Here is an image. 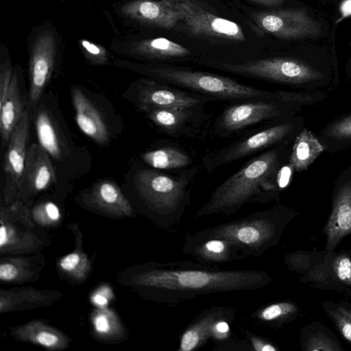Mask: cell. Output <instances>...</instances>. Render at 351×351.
Wrapping results in <instances>:
<instances>
[{"label":"cell","instance_id":"6da1fadb","mask_svg":"<svg viewBox=\"0 0 351 351\" xmlns=\"http://www.w3.org/2000/svg\"><path fill=\"white\" fill-rule=\"evenodd\" d=\"M271 280L264 271L222 270L197 261L154 263L138 278L154 298L170 305L208 294L256 291Z\"/></svg>","mask_w":351,"mask_h":351},{"label":"cell","instance_id":"7a4b0ae2","mask_svg":"<svg viewBox=\"0 0 351 351\" xmlns=\"http://www.w3.org/2000/svg\"><path fill=\"white\" fill-rule=\"evenodd\" d=\"M282 156L280 145L255 155L215 189L194 217L220 213L230 216L247 204L268 202L279 187Z\"/></svg>","mask_w":351,"mask_h":351},{"label":"cell","instance_id":"3957f363","mask_svg":"<svg viewBox=\"0 0 351 351\" xmlns=\"http://www.w3.org/2000/svg\"><path fill=\"white\" fill-rule=\"evenodd\" d=\"M200 167L167 173L145 168L134 176L135 189L156 223L170 232L178 230L182 218L190 206L195 182Z\"/></svg>","mask_w":351,"mask_h":351},{"label":"cell","instance_id":"277c9868","mask_svg":"<svg viewBox=\"0 0 351 351\" xmlns=\"http://www.w3.org/2000/svg\"><path fill=\"white\" fill-rule=\"evenodd\" d=\"M126 67L186 90L209 96L217 101L231 102L278 97L269 91L241 84L234 79L217 74L169 66L144 65L120 62Z\"/></svg>","mask_w":351,"mask_h":351},{"label":"cell","instance_id":"5b68a950","mask_svg":"<svg viewBox=\"0 0 351 351\" xmlns=\"http://www.w3.org/2000/svg\"><path fill=\"white\" fill-rule=\"evenodd\" d=\"M281 227L280 213L273 208L189 233L184 241L220 238L233 244L245 258L258 257L277 243Z\"/></svg>","mask_w":351,"mask_h":351},{"label":"cell","instance_id":"8992f818","mask_svg":"<svg viewBox=\"0 0 351 351\" xmlns=\"http://www.w3.org/2000/svg\"><path fill=\"white\" fill-rule=\"evenodd\" d=\"M286 102L278 97L232 102L213 121L210 134L230 138L253 126L278 119L285 114Z\"/></svg>","mask_w":351,"mask_h":351},{"label":"cell","instance_id":"52a82bcc","mask_svg":"<svg viewBox=\"0 0 351 351\" xmlns=\"http://www.w3.org/2000/svg\"><path fill=\"white\" fill-rule=\"evenodd\" d=\"M293 128V123L282 122L247 131L236 141L205 155L202 167L211 173L221 167L265 152L279 145Z\"/></svg>","mask_w":351,"mask_h":351},{"label":"cell","instance_id":"ba28073f","mask_svg":"<svg viewBox=\"0 0 351 351\" xmlns=\"http://www.w3.org/2000/svg\"><path fill=\"white\" fill-rule=\"evenodd\" d=\"M217 67L234 74L286 84H300L316 80L322 73L299 60L270 58L243 63L219 64Z\"/></svg>","mask_w":351,"mask_h":351},{"label":"cell","instance_id":"9c48e42d","mask_svg":"<svg viewBox=\"0 0 351 351\" xmlns=\"http://www.w3.org/2000/svg\"><path fill=\"white\" fill-rule=\"evenodd\" d=\"M130 98L141 112L154 108L205 106L215 98L190 92L150 77L136 81Z\"/></svg>","mask_w":351,"mask_h":351},{"label":"cell","instance_id":"30bf717a","mask_svg":"<svg viewBox=\"0 0 351 351\" xmlns=\"http://www.w3.org/2000/svg\"><path fill=\"white\" fill-rule=\"evenodd\" d=\"M143 113L159 131L173 138L204 139L213 123L205 106L154 108Z\"/></svg>","mask_w":351,"mask_h":351},{"label":"cell","instance_id":"8fae6325","mask_svg":"<svg viewBox=\"0 0 351 351\" xmlns=\"http://www.w3.org/2000/svg\"><path fill=\"white\" fill-rule=\"evenodd\" d=\"M181 13V21L194 36L244 41L239 25L204 10L195 0H162Z\"/></svg>","mask_w":351,"mask_h":351},{"label":"cell","instance_id":"7c38bea8","mask_svg":"<svg viewBox=\"0 0 351 351\" xmlns=\"http://www.w3.org/2000/svg\"><path fill=\"white\" fill-rule=\"evenodd\" d=\"M252 18L261 29L284 39L313 38L322 32L320 23L302 9L259 12Z\"/></svg>","mask_w":351,"mask_h":351},{"label":"cell","instance_id":"4fadbf2b","mask_svg":"<svg viewBox=\"0 0 351 351\" xmlns=\"http://www.w3.org/2000/svg\"><path fill=\"white\" fill-rule=\"evenodd\" d=\"M30 112L26 107L7 145L3 160L4 195L6 200L13 199L19 191L27 151Z\"/></svg>","mask_w":351,"mask_h":351},{"label":"cell","instance_id":"5bb4252c","mask_svg":"<svg viewBox=\"0 0 351 351\" xmlns=\"http://www.w3.org/2000/svg\"><path fill=\"white\" fill-rule=\"evenodd\" d=\"M55 38L52 32H42L34 41L29 62V93L28 108L36 106L47 86L54 65Z\"/></svg>","mask_w":351,"mask_h":351},{"label":"cell","instance_id":"9a60e30c","mask_svg":"<svg viewBox=\"0 0 351 351\" xmlns=\"http://www.w3.org/2000/svg\"><path fill=\"white\" fill-rule=\"evenodd\" d=\"M234 318V311L229 307L213 306L205 310L184 330L178 350L192 351L210 338L226 339L228 337L219 331V323L223 319Z\"/></svg>","mask_w":351,"mask_h":351},{"label":"cell","instance_id":"2e32d148","mask_svg":"<svg viewBox=\"0 0 351 351\" xmlns=\"http://www.w3.org/2000/svg\"><path fill=\"white\" fill-rule=\"evenodd\" d=\"M56 179V173L49 154L40 144H32L27 151L18 194L39 193L48 188Z\"/></svg>","mask_w":351,"mask_h":351},{"label":"cell","instance_id":"e0dca14e","mask_svg":"<svg viewBox=\"0 0 351 351\" xmlns=\"http://www.w3.org/2000/svg\"><path fill=\"white\" fill-rule=\"evenodd\" d=\"M121 12L136 21L167 29L181 21V13L162 0L131 1L122 6Z\"/></svg>","mask_w":351,"mask_h":351},{"label":"cell","instance_id":"ac0fdd59","mask_svg":"<svg viewBox=\"0 0 351 351\" xmlns=\"http://www.w3.org/2000/svg\"><path fill=\"white\" fill-rule=\"evenodd\" d=\"M181 252L192 256L198 263L218 267L220 264L245 258L233 244L220 238H210L197 242L184 241Z\"/></svg>","mask_w":351,"mask_h":351},{"label":"cell","instance_id":"d6986e66","mask_svg":"<svg viewBox=\"0 0 351 351\" xmlns=\"http://www.w3.org/2000/svg\"><path fill=\"white\" fill-rule=\"evenodd\" d=\"M71 92L75 120L80 130L98 144L107 143L109 132L96 106L78 88H72Z\"/></svg>","mask_w":351,"mask_h":351},{"label":"cell","instance_id":"ffe728a7","mask_svg":"<svg viewBox=\"0 0 351 351\" xmlns=\"http://www.w3.org/2000/svg\"><path fill=\"white\" fill-rule=\"evenodd\" d=\"M324 232L328 250L336 247L342 238L351 234V184L347 183L339 191Z\"/></svg>","mask_w":351,"mask_h":351},{"label":"cell","instance_id":"44dd1931","mask_svg":"<svg viewBox=\"0 0 351 351\" xmlns=\"http://www.w3.org/2000/svg\"><path fill=\"white\" fill-rule=\"evenodd\" d=\"M140 158L150 167L162 171H180L194 163L193 156L173 142H167L149 149L142 153Z\"/></svg>","mask_w":351,"mask_h":351},{"label":"cell","instance_id":"7402d4cb","mask_svg":"<svg viewBox=\"0 0 351 351\" xmlns=\"http://www.w3.org/2000/svg\"><path fill=\"white\" fill-rule=\"evenodd\" d=\"M25 108L21 95L18 76L14 72L7 95L0 104V130L3 145H8Z\"/></svg>","mask_w":351,"mask_h":351},{"label":"cell","instance_id":"603a6c76","mask_svg":"<svg viewBox=\"0 0 351 351\" xmlns=\"http://www.w3.org/2000/svg\"><path fill=\"white\" fill-rule=\"evenodd\" d=\"M132 51L150 59H171L189 56L191 51L185 47L166 38L145 39L133 44Z\"/></svg>","mask_w":351,"mask_h":351},{"label":"cell","instance_id":"cb8c5ba5","mask_svg":"<svg viewBox=\"0 0 351 351\" xmlns=\"http://www.w3.org/2000/svg\"><path fill=\"white\" fill-rule=\"evenodd\" d=\"M35 125L39 144L50 156L62 160L65 154V145L55 122L46 110L38 112Z\"/></svg>","mask_w":351,"mask_h":351},{"label":"cell","instance_id":"d4e9b609","mask_svg":"<svg viewBox=\"0 0 351 351\" xmlns=\"http://www.w3.org/2000/svg\"><path fill=\"white\" fill-rule=\"evenodd\" d=\"M324 147L317 138L306 129L296 137L289 157V165L293 169L302 171L307 169Z\"/></svg>","mask_w":351,"mask_h":351},{"label":"cell","instance_id":"484cf974","mask_svg":"<svg viewBox=\"0 0 351 351\" xmlns=\"http://www.w3.org/2000/svg\"><path fill=\"white\" fill-rule=\"evenodd\" d=\"M311 277L326 283L351 285V259L344 255L330 257L324 263L314 268Z\"/></svg>","mask_w":351,"mask_h":351},{"label":"cell","instance_id":"4316f807","mask_svg":"<svg viewBox=\"0 0 351 351\" xmlns=\"http://www.w3.org/2000/svg\"><path fill=\"white\" fill-rule=\"evenodd\" d=\"M89 198L94 204L107 210L122 212L130 210V204L121 189L110 180H100L94 184L89 193Z\"/></svg>","mask_w":351,"mask_h":351},{"label":"cell","instance_id":"83f0119b","mask_svg":"<svg viewBox=\"0 0 351 351\" xmlns=\"http://www.w3.org/2000/svg\"><path fill=\"white\" fill-rule=\"evenodd\" d=\"M297 311V307L291 302H281L268 305L253 313L252 317L263 322H273L286 318Z\"/></svg>","mask_w":351,"mask_h":351},{"label":"cell","instance_id":"f1b7e54d","mask_svg":"<svg viewBox=\"0 0 351 351\" xmlns=\"http://www.w3.org/2000/svg\"><path fill=\"white\" fill-rule=\"evenodd\" d=\"M339 332L351 343V310L337 307L329 313Z\"/></svg>","mask_w":351,"mask_h":351},{"label":"cell","instance_id":"f546056e","mask_svg":"<svg viewBox=\"0 0 351 351\" xmlns=\"http://www.w3.org/2000/svg\"><path fill=\"white\" fill-rule=\"evenodd\" d=\"M80 45L84 55L92 64L102 65L107 63V52L102 46L85 39H81Z\"/></svg>","mask_w":351,"mask_h":351},{"label":"cell","instance_id":"4dcf8cb0","mask_svg":"<svg viewBox=\"0 0 351 351\" xmlns=\"http://www.w3.org/2000/svg\"><path fill=\"white\" fill-rule=\"evenodd\" d=\"M305 348L308 351H335L341 349L335 342L321 335L308 338L305 343Z\"/></svg>","mask_w":351,"mask_h":351},{"label":"cell","instance_id":"1f68e13d","mask_svg":"<svg viewBox=\"0 0 351 351\" xmlns=\"http://www.w3.org/2000/svg\"><path fill=\"white\" fill-rule=\"evenodd\" d=\"M14 72L9 60L3 62L0 69V104L2 103L9 90Z\"/></svg>","mask_w":351,"mask_h":351},{"label":"cell","instance_id":"d6a6232c","mask_svg":"<svg viewBox=\"0 0 351 351\" xmlns=\"http://www.w3.org/2000/svg\"><path fill=\"white\" fill-rule=\"evenodd\" d=\"M327 135L337 137H351V115L332 124L327 130Z\"/></svg>","mask_w":351,"mask_h":351},{"label":"cell","instance_id":"836d02e7","mask_svg":"<svg viewBox=\"0 0 351 351\" xmlns=\"http://www.w3.org/2000/svg\"><path fill=\"white\" fill-rule=\"evenodd\" d=\"M34 339L38 344L48 348H55L60 342L59 336L53 331L44 329L36 332Z\"/></svg>","mask_w":351,"mask_h":351},{"label":"cell","instance_id":"e575fe53","mask_svg":"<svg viewBox=\"0 0 351 351\" xmlns=\"http://www.w3.org/2000/svg\"><path fill=\"white\" fill-rule=\"evenodd\" d=\"M38 216L45 215L52 221H58L60 217V213L58 207L53 202H47L45 204L38 206L35 210Z\"/></svg>","mask_w":351,"mask_h":351},{"label":"cell","instance_id":"d590c367","mask_svg":"<svg viewBox=\"0 0 351 351\" xmlns=\"http://www.w3.org/2000/svg\"><path fill=\"white\" fill-rule=\"evenodd\" d=\"M81 261L82 258L78 253L72 252L61 259L60 265L63 270L71 272L77 269Z\"/></svg>","mask_w":351,"mask_h":351},{"label":"cell","instance_id":"8d00e7d4","mask_svg":"<svg viewBox=\"0 0 351 351\" xmlns=\"http://www.w3.org/2000/svg\"><path fill=\"white\" fill-rule=\"evenodd\" d=\"M93 326L95 331L101 335L108 334L112 328L110 319L103 313L95 315L93 319Z\"/></svg>","mask_w":351,"mask_h":351},{"label":"cell","instance_id":"74e56055","mask_svg":"<svg viewBox=\"0 0 351 351\" xmlns=\"http://www.w3.org/2000/svg\"><path fill=\"white\" fill-rule=\"evenodd\" d=\"M252 349L256 351H276L277 348L265 340L253 335L247 336Z\"/></svg>","mask_w":351,"mask_h":351},{"label":"cell","instance_id":"f35d334b","mask_svg":"<svg viewBox=\"0 0 351 351\" xmlns=\"http://www.w3.org/2000/svg\"><path fill=\"white\" fill-rule=\"evenodd\" d=\"M18 275L17 268L12 263H3L0 265V279L3 281H11Z\"/></svg>","mask_w":351,"mask_h":351},{"label":"cell","instance_id":"ab89813d","mask_svg":"<svg viewBox=\"0 0 351 351\" xmlns=\"http://www.w3.org/2000/svg\"><path fill=\"white\" fill-rule=\"evenodd\" d=\"M292 170L293 169L289 165L283 166L280 169L278 176V183L280 189L285 188L289 184Z\"/></svg>","mask_w":351,"mask_h":351},{"label":"cell","instance_id":"60d3db41","mask_svg":"<svg viewBox=\"0 0 351 351\" xmlns=\"http://www.w3.org/2000/svg\"><path fill=\"white\" fill-rule=\"evenodd\" d=\"M108 290H101L95 293L92 297V301L97 306L104 307L108 304L109 293Z\"/></svg>","mask_w":351,"mask_h":351},{"label":"cell","instance_id":"b9f144b4","mask_svg":"<svg viewBox=\"0 0 351 351\" xmlns=\"http://www.w3.org/2000/svg\"><path fill=\"white\" fill-rule=\"evenodd\" d=\"M9 242V233L5 226L1 224L0 228V246L3 247Z\"/></svg>","mask_w":351,"mask_h":351},{"label":"cell","instance_id":"7bdbcfd3","mask_svg":"<svg viewBox=\"0 0 351 351\" xmlns=\"http://www.w3.org/2000/svg\"><path fill=\"white\" fill-rule=\"evenodd\" d=\"M251 1L255 2L258 4L268 6V7H275L281 5L284 0H250Z\"/></svg>","mask_w":351,"mask_h":351},{"label":"cell","instance_id":"ee69618b","mask_svg":"<svg viewBox=\"0 0 351 351\" xmlns=\"http://www.w3.org/2000/svg\"><path fill=\"white\" fill-rule=\"evenodd\" d=\"M343 17L348 16L351 14V0H344L340 7Z\"/></svg>","mask_w":351,"mask_h":351}]
</instances>
